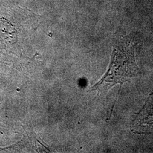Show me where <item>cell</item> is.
Returning a JSON list of instances; mask_svg holds the SVG:
<instances>
[{
	"instance_id": "obj_1",
	"label": "cell",
	"mask_w": 153,
	"mask_h": 153,
	"mask_svg": "<svg viewBox=\"0 0 153 153\" xmlns=\"http://www.w3.org/2000/svg\"><path fill=\"white\" fill-rule=\"evenodd\" d=\"M140 74L133 45L131 43L121 41L114 48L108 71L90 91L106 92L115 85L128 82L131 78Z\"/></svg>"
}]
</instances>
